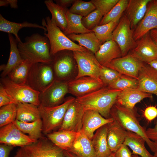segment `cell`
Returning a JSON list of instances; mask_svg holds the SVG:
<instances>
[{
	"instance_id": "cell-22",
	"label": "cell",
	"mask_w": 157,
	"mask_h": 157,
	"mask_svg": "<svg viewBox=\"0 0 157 157\" xmlns=\"http://www.w3.org/2000/svg\"><path fill=\"white\" fill-rule=\"evenodd\" d=\"M94 54L99 64L104 66L113 60L122 57L119 47L113 40L102 44L99 50Z\"/></svg>"
},
{
	"instance_id": "cell-12",
	"label": "cell",
	"mask_w": 157,
	"mask_h": 157,
	"mask_svg": "<svg viewBox=\"0 0 157 157\" xmlns=\"http://www.w3.org/2000/svg\"><path fill=\"white\" fill-rule=\"evenodd\" d=\"M136 41L130 53L142 62L148 63L157 59V44L151 37L150 31Z\"/></svg>"
},
{
	"instance_id": "cell-9",
	"label": "cell",
	"mask_w": 157,
	"mask_h": 157,
	"mask_svg": "<svg viewBox=\"0 0 157 157\" xmlns=\"http://www.w3.org/2000/svg\"><path fill=\"white\" fill-rule=\"evenodd\" d=\"M73 53L78 67V73L75 79L89 76L101 81L100 73L102 65L93 53L88 50L84 51H73Z\"/></svg>"
},
{
	"instance_id": "cell-19",
	"label": "cell",
	"mask_w": 157,
	"mask_h": 157,
	"mask_svg": "<svg viewBox=\"0 0 157 157\" xmlns=\"http://www.w3.org/2000/svg\"><path fill=\"white\" fill-rule=\"evenodd\" d=\"M138 80V89L151 94L157 93V71L148 64H144L141 68Z\"/></svg>"
},
{
	"instance_id": "cell-44",
	"label": "cell",
	"mask_w": 157,
	"mask_h": 157,
	"mask_svg": "<svg viewBox=\"0 0 157 157\" xmlns=\"http://www.w3.org/2000/svg\"><path fill=\"white\" fill-rule=\"evenodd\" d=\"M119 0H91L96 9L103 16L107 14L117 4Z\"/></svg>"
},
{
	"instance_id": "cell-25",
	"label": "cell",
	"mask_w": 157,
	"mask_h": 157,
	"mask_svg": "<svg viewBox=\"0 0 157 157\" xmlns=\"http://www.w3.org/2000/svg\"><path fill=\"white\" fill-rule=\"evenodd\" d=\"M107 131V124L97 130L91 139L97 157H106L113 153L108 145Z\"/></svg>"
},
{
	"instance_id": "cell-20",
	"label": "cell",
	"mask_w": 157,
	"mask_h": 157,
	"mask_svg": "<svg viewBox=\"0 0 157 157\" xmlns=\"http://www.w3.org/2000/svg\"><path fill=\"white\" fill-rule=\"evenodd\" d=\"M127 133L128 131L114 119L107 124V142L112 153H115L123 144Z\"/></svg>"
},
{
	"instance_id": "cell-18",
	"label": "cell",
	"mask_w": 157,
	"mask_h": 157,
	"mask_svg": "<svg viewBox=\"0 0 157 157\" xmlns=\"http://www.w3.org/2000/svg\"><path fill=\"white\" fill-rule=\"evenodd\" d=\"M113 120V118L111 117L108 118H104L95 111L85 110L81 130L91 140L96 130Z\"/></svg>"
},
{
	"instance_id": "cell-43",
	"label": "cell",
	"mask_w": 157,
	"mask_h": 157,
	"mask_svg": "<svg viewBox=\"0 0 157 157\" xmlns=\"http://www.w3.org/2000/svg\"><path fill=\"white\" fill-rule=\"evenodd\" d=\"M102 16L100 12L96 9L86 16L83 17L82 23L86 28L92 31L96 26L99 25Z\"/></svg>"
},
{
	"instance_id": "cell-42",
	"label": "cell",
	"mask_w": 157,
	"mask_h": 157,
	"mask_svg": "<svg viewBox=\"0 0 157 157\" xmlns=\"http://www.w3.org/2000/svg\"><path fill=\"white\" fill-rule=\"evenodd\" d=\"M122 76V74L114 69L103 66L101 67L100 78L104 85L108 86L119 78Z\"/></svg>"
},
{
	"instance_id": "cell-2",
	"label": "cell",
	"mask_w": 157,
	"mask_h": 157,
	"mask_svg": "<svg viewBox=\"0 0 157 157\" xmlns=\"http://www.w3.org/2000/svg\"><path fill=\"white\" fill-rule=\"evenodd\" d=\"M24 42H18L17 47L23 59L33 63L51 64L52 62L48 38L38 33L26 37Z\"/></svg>"
},
{
	"instance_id": "cell-36",
	"label": "cell",
	"mask_w": 157,
	"mask_h": 157,
	"mask_svg": "<svg viewBox=\"0 0 157 157\" xmlns=\"http://www.w3.org/2000/svg\"><path fill=\"white\" fill-rule=\"evenodd\" d=\"M65 13L67 26L66 31L63 33L66 35L72 33L92 32L86 28L83 25L82 22L83 16L71 13L67 8H65Z\"/></svg>"
},
{
	"instance_id": "cell-39",
	"label": "cell",
	"mask_w": 157,
	"mask_h": 157,
	"mask_svg": "<svg viewBox=\"0 0 157 157\" xmlns=\"http://www.w3.org/2000/svg\"><path fill=\"white\" fill-rule=\"evenodd\" d=\"M17 110V105L13 103L0 107V128L13 122L16 119Z\"/></svg>"
},
{
	"instance_id": "cell-24",
	"label": "cell",
	"mask_w": 157,
	"mask_h": 157,
	"mask_svg": "<svg viewBox=\"0 0 157 157\" xmlns=\"http://www.w3.org/2000/svg\"><path fill=\"white\" fill-rule=\"evenodd\" d=\"M68 151L78 157H97L91 140L82 130L77 133L75 139Z\"/></svg>"
},
{
	"instance_id": "cell-56",
	"label": "cell",
	"mask_w": 157,
	"mask_h": 157,
	"mask_svg": "<svg viewBox=\"0 0 157 157\" xmlns=\"http://www.w3.org/2000/svg\"><path fill=\"white\" fill-rule=\"evenodd\" d=\"M132 157H141L140 156L135 154H132Z\"/></svg>"
},
{
	"instance_id": "cell-11",
	"label": "cell",
	"mask_w": 157,
	"mask_h": 157,
	"mask_svg": "<svg viewBox=\"0 0 157 157\" xmlns=\"http://www.w3.org/2000/svg\"><path fill=\"white\" fill-rule=\"evenodd\" d=\"M37 140L24 134L14 122L0 128V144L22 147L30 145Z\"/></svg>"
},
{
	"instance_id": "cell-16",
	"label": "cell",
	"mask_w": 157,
	"mask_h": 157,
	"mask_svg": "<svg viewBox=\"0 0 157 157\" xmlns=\"http://www.w3.org/2000/svg\"><path fill=\"white\" fill-rule=\"evenodd\" d=\"M68 92L76 97L83 96L103 87L101 81L84 76L68 82Z\"/></svg>"
},
{
	"instance_id": "cell-38",
	"label": "cell",
	"mask_w": 157,
	"mask_h": 157,
	"mask_svg": "<svg viewBox=\"0 0 157 157\" xmlns=\"http://www.w3.org/2000/svg\"><path fill=\"white\" fill-rule=\"evenodd\" d=\"M128 3V0H119L110 11L103 17L99 25L113 21H119L123 13L126 10Z\"/></svg>"
},
{
	"instance_id": "cell-8",
	"label": "cell",
	"mask_w": 157,
	"mask_h": 157,
	"mask_svg": "<svg viewBox=\"0 0 157 157\" xmlns=\"http://www.w3.org/2000/svg\"><path fill=\"white\" fill-rule=\"evenodd\" d=\"M1 83L14 100L15 104L27 103L39 106L40 92L26 84H17L10 80L8 77L2 78Z\"/></svg>"
},
{
	"instance_id": "cell-52",
	"label": "cell",
	"mask_w": 157,
	"mask_h": 157,
	"mask_svg": "<svg viewBox=\"0 0 157 157\" xmlns=\"http://www.w3.org/2000/svg\"><path fill=\"white\" fill-rule=\"evenodd\" d=\"M151 38L157 44V29H153L150 31Z\"/></svg>"
},
{
	"instance_id": "cell-15",
	"label": "cell",
	"mask_w": 157,
	"mask_h": 157,
	"mask_svg": "<svg viewBox=\"0 0 157 157\" xmlns=\"http://www.w3.org/2000/svg\"><path fill=\"white\" fill-rule=\"evenodd\" d=\"M68 92V82L56 79L46 90L40 92V104L49 107L59 105Z\"/></svg>"
},
{
	"instance_id": "cell-49",
	"label": "cell",
	"mask_w": 157,
	"mask_h": 157,
	"mask_svg": "<svg viewBox=\"0 0 157 157\" xmlns=\"http://www.w3.org/2000/svg\"><path fill=\"white\" fill-rule=\"evenodd\" d=\"M13 147L3 144L0 145V157H9Z\"/></svg>"
},
{
	"instance_id": "cell-7",
	"label": "cell",
	"mask_w": 157,
	"mask_h": 157,
	"mask_svg": "<svg viewBox=\"0 0 157 157\" xmlns=\"http://www.w3.org/2000/svg\"><path fill=\"white\" fill-rule=\"evenodd\" d=\"M51 64L41 63L33 64L26 84L42 92L48 88L56 79Z\"/></svg>"
},
{
	"instance_id": "cell-46",
	"label": "cell",
	"mask_w": 157,
	"mask_h": 157,
	"mask_svg": "<svg viewBox=\"0 0 157 157\" xmlns=\"http://www.w3.org/2000/svg\"><path fill=\"white\" fill-rule=\"evenodd\" d=\"M113 153L115 157H132V154L128 147L124 144Z\"/></svg>"
},
{
	"instance_id": "cell-28",
	"label": "cell",
	"mask_w": 157,
	"mask_h": 157,
	"mask_svg": "<svg viewBox=\"0 0 157 157\" xmlns=\"http://www.w3.org/2000/svg\"><path fill=\"white\" fill-rule=\"evenodd\" d=\"M77 133L67 131H54L47 134L49 140L64 151H69L76 138Z\"/></svg>"
},
{
	"instance_id": "cell-59",
	"label": "cell",
	"mask_w": 157,
	"mask_h": 157,
	"mask_svg": "<svg viewBox=\"0 0 157 157\" xmlns=\"http://www.w3.org/2000/svg\"></svg>"
},
{
	"instance_id": "cell-4",
	"label": "cell",
	"mask_w": 157,
	"mask_h": 157,
	"mask_svg": "<svg viewBox=\"0 0 157 157\" xmlns=\"http://www.w3.org/2000/svg\"><path fill=\"white\" fill-rule=\"evenodd\" d=\"M110 114V117L126 130L134 133L142 138L151 151L155 152V147L154 142L148 138L146 130L140 124L133 110L115 103L111 110Z\"/></svg>"
},
{
	"instance_id": "cell-54",
	"label": "cell",
	"mask_w": 157,
	"mask_h": 157,
	"mask_svg": "<svg viewBox=\"0 0 157 157\" xmlns=\"http://www.w3.org/2000/svg\"><path fill=\"white\" fill-rule=\"evenodd\" d=\"M65 154L66 157H78L75 154L67 151H65Z\"/></svg>"
},
{
	"instance_id": "cell-17",
	"label": "cell",
	"mask_w": 157,
	"mask_h": 157,
	"mask_svg": "<svg viewBox=\"0 0 157 157\" xmlns=\"http://www.w3.org/2000/svg\"><path fill=\"white\" fill-rule=\"evenodd\" d=\"M153 29H157V0H150L145 14L133 31V38L136 41Z\"/></svg>"
},
{
	"instance_id": "cell-10",
	"label": "cell",
	"mask_w": 157,
	"mask_h": 157,
	"mask_svg": "<svg viewBox=\"0 0 157 157\" xmlns=\"http://www.w3.org/2000/svg\"><path fill=\"white\" fill-rule=\"evenodd\" d=\"M134 30L131 27L130 22L125 15L122 17L114 30L112 40L117 44L122 53V57L136 46V41L133 38Z\"/></svg>"
},
{
	"instance_id": "cell-41",
	"label": "cell",
	"mask_w": 157,
	"mask_h": 157,
	"mask_svg": "<svg viewBox=\"0 0 157 157\" xmlns=\"http://www.w3.org/2000/svg\"><path fill=\"white\" fill-rule=\"evenodd\" d=\"M138 81L137 79L122 76L115 82L109 85L108 88L121 90L137 89L138 88Z\"/></svg>"
},
{
	"instance_id": "cell-47",
	"label": "cell",
	"mask_w": 157,
	"mask_h": 157,
	"mask_svg": "<svg viewBox=\"0 0 157 157\" xmlns=\"http://www.w3.org/2000/svg\"><path fill=\"white\" fill-rule=\"evenodd\" d=\"M144 116L149 121H151L157 117V108L154 106L147 107L144 111Z\"/></svg>"
},
{
	"instance_id": "cell-26",
	"label": "cell",
	"mask_w": 157,
	"mask_h": 157,
	"mask_svg": "<svg viewBox=\"0 0 157 157\" xmlns=\"http://www.w3.org/2000/svg\"><path fill=\"white\" fill-rule=\"evenodd\" d=\"M10 49L9 58L7 64L0 66L2 72L1 76L4 78L23 60L17 47V42L12 34H8Z\"/></svg>"
},
{
	"instance_id": "cell-29",
	"label": "cell",
	"mask_w": 157,
	"mask_h": 157,
	"mask_svg": "<svg viewBox=\"0 0 157 157\" xmlns=\"http://www.w3.org/2000/svg\"><path fill=\"white\" fill-rule=\"evenodd\" d=\"M73 64L71 56L67 54L63 53L57 56L54 61L53 69L58 80L62 81L71 73Z\"/></svg>"
},
{
	"instance_id": "cell-1",
	"label": "cell",
	"mask_w": 157,
	"mask_h": 157,
	"mask_svg": "<svg viewBox=\"0 0 157 157\" xmlns=\"http://www.w3.org/2000/svg\"><path fill=\"white\" fill-rule=\"evenodd\" d=\"M121 90L102 87L83 96L76 97L75 100L85 110L95 111L104 118H108L110 117L111 110Z\"/></svg>"
},
{
	"instance_id": "cell-48",
	"label": "cell",
	"mask_w": 157,
	"mask_h": 157,
	"mask_svg": "<svg viewBox=\"0 0 157 157\" xmlns=\"http://www.w3.org/2000/svg\"><path fill=\"white\" fill-rule=\"evenodd\" d=\"M146 133L148 138L154 142H157V121L153 128H148L146 130Z\"/></svg>"
},
{
	"instance_id": "cell-55",
	"label": "cell",
	"mask_w": 157,
	"mask_h": 157,
	"mask_svg": "<svg viewBox=\"0 0 157 157\" xmlns=\"http://www.w3.org/2000/svg\"><path fill=\"white\" fill-rule=\"evenodd\" d=\"M155 147V151L154 153V156L155 157H157V142H154Z\"/></svg>"
},
{
	"instance_id": "cell-40",
	"label": "cell",
	"mask_w": 157,
	"mask_h": 157,
	"mask_svg": "<svg viewBox=\"0 0 157 157\" xmlns=\"http://www.w3.org/2000/svg\"><path fill=\"white\" fill-rule=\"evenodd\" d=\"M96 9L91 1H85L81 0H75L69 9L71 13L85 17Z\"/></svg>"
},
{
	"instance_id": "cell-5",
	"label": "cell",
	"mask_w": 157,
	"mask_h": 157,
	"mask_svg": "<svg viewBox=\"0 0 157 157\" xmlns=\"http://www.w3.org/2000/svg\"><path fill=\"white\" fill-rule=\"evenodd\" d=\"M13 157H66L65 151L45 138L20 147Z\"/></svg>"
},
{
	"instance_id": "cell-13",
	"label": "cell",
	"mask_w": 157,
	"mask_h": 157,
	"mask_svg": "<svg viewBox=\"0 0 157 157\" xmlns=\"http://www.w3.org/2000/svg\"><path fill=\"white\" fill-rule=\"evenodd\" d=\"M144 65L143 63L130 53L113 60L105 67L121 74L138 79L139 72Z\"/></svg>"
},
{
	"instance_id": "cell-35",
	"label": "cell",
	"mask_w": 157,
	"mask_h": 157,
	"mask_svg": "<svg viewBox=\"0 0 157 157\" xmlns=\"http://www.w3.org/2000/svg\"><path fill=\"white\" fill-rule=\"evenodd\" d=\"M27 60L22 61L13 69L8 75V78L13 82L26 84L30 69L33 64Z\"/></svg>"
},
{
	"instance_id": "cell-45",
	"label": "cell",
	"mask_w": 157,
	"mask_h": 157,
	"mask_svg": "<svg viewBox=\"0 0 157 157\" xmlns=\"http://www.w3.org/2000/svg\"><path fill=\"white\" fill-rule=\"evenodd\" d=\"M13 103L15 104L12 97L8 93L4 87L0 83V107Z\"/></svg>"
},
{
	"instance_id": "cell-37",
	"label": "cell",
	"mask_w": 157,
	"mask_h": 157,
	"mask_svg": "<svg viewBox=\"0 0 157 157\" xmlns=\"http://www.w3.org/2000/svg\"><path fill=\"white\" fill-rule=\"evenodd\" d=\"M119 21H113L105 24L97 25L92 31L102 44L112 40L113 32Z\"/></svg>"
},
{
	"instance_id": "cell-51",
	"label": "cell",
	"mask_w": 157,
	"mask_h": 157,
	"mask_svg": "<svg viewBox=\"0 0 157 157\" xmlns=\"http://www.w3.org/2000/svg\"><path fill=\"white\" fill-rule=\"evenodd\" d=\"M56 3L64 8H67L73 4L75 0H55Z\"/></svg>"
},
{
	"instance_id": "cell-50",
	"label": "cell",
	"mask_w": 157,
	"mask_h": 157,
	"mask_svg": "<svg viewBox=\"0 0 157 157\" xmlns=\"http://www.w3.org/2000/svg\"><path fill=\"white\" fill-rule=\"evenodd\" d=\"M18 1L17 0H0V6H7L9 5L11 8H18Z\"/></svg>"
},
{
	"instance_id": "cell-6",
	"label": "cell",
	"mask_w": 157,
	"mask_h": 157,
	"mask_svg": "<svg viewBox=\"0 0 157 157\" xmlns=\"http://www.w3.org/2000/svg\"><path fill=\"white\" fill-rule=\"evenodd\" d=\"M69 97L63 103L53 106H46L40 104L38 106L42 123V132L48 134L60 127L70 104L75 99Z\"/></svg>"
},
{
	"instance_id": "cell-57",
	"label": "cell",
	"mask_w": 157,
	"mask_h": 157,
	"mask_svg": "<svg viewBox=\"0 0 157 157\" xmlns=\"http://www.w3.org/2000/svg\"><path fill=\"white\" fill-rule=\"evenodd\" d=\"M106 157H115L113 153H112L110 155Z\"/></svg>"
},
{
	"instance_id": "cell-27",
	"label": "cell",
	"mask_w": 157,
	"mask_h": 157,
	"mask_svg": "<svg viewBox=\"0 0 157 157\" xmlns=\"http://www.w3.org/2000/svg\"><path fill=\"white\" fill-rule=\"evenodd\" d=\"M24 27L40 28L44 30L45 32L47 30L44 26L35 23L27 22L17 23L10 21L5 19L1 14H0V31L8 33V34L14 35L17 42H21L18 35V32L20 29Z\"/></svg>"
},
{
	"instance_id": "cell-30",
	"label": "cell",
	"mask_w": 157,
	"mask_h": 157,
	"mask_svg": "<svg viewBox=\"0 0 157 157\" xmlns=\"http://www.w3.org/2000/svg\"><path fill=\"white\" fill-rule=\"evenodd\" d=\"M145 141L138 135L128 131L124 144L129 147L132 151L133 154L141 157H155L151 154L145 146Z\"/></svg>"
},
{
	"instance_id": "cell-34",
	"label": "cell",
	"mask_w": 157,
	"mask_h": 157,
	"mask_svg": "<svg viewBox=\"0 0 157 157\" xmlns=\"http://www.w3.org/2000/svg\"><path fill=\"white\" fill-rule=\"evenodd\" d=\"M17 128L31 138L37 140L42 138V123L41 119L31 122H24L16 119L14 122Z\"/></svg>"
},
{
	"instance_id": "cell-33",
	"label": "cell",
	"mask_w": 157,
	"mask_h": 157,
	"mask_svg": "<svg viewBox=\"0 0 157 157\" xmlns=\"http://www.w3.org/2000/svg\"><path fill=\"white\" fill-rule=\"evenodd\" d=\"M44 3L51 14L52 20L63 32H65L67 26L65 8L55 3L51 0H46Z\"/></svg>"
},
{
	"instance_id": "cell-21",
	"label": "cell",
	"mask_w": 157,
	"mask_h": 157,
	"mask_svg": "<svg viewBox=\"0 0 157 157\" xmlns=\"http://www.w3.org/2000/svg\"><path fill=\"white\" fill-rule=\"evenodd\" d=\"M150 0H129L125 15L134 30L144 16Z\"/></svg>"
},
{
	"instance_id": "cell-32",
	"label": "cell",
	"mask_w": 157,
	"mask_h": 157,
	"mask_svg": "<svg viewBox=\"0 0 157 157\" xmlns=\"http://www.w3.org/2000/svg\"><path fill=\"white\" fill-rule=\"evenodd\" d=\"M16 119L22 122H31L41 119L38 106L27 103L17 104Z\"/></svg>"
},
{
	"instance_id": "cell-58",
	"label": "cell",
	"mask_w": 157,
	"mask_h": 157,
	"mask_svg": "<svg viewBox=\"0 0 157 157\" xmlns=\"http://www.w3.org/2000/svg\"><path fill=\"white\" fill-rule=\"evenodd\" d=\"M155 94L156 95V96L157 97V93L156 94Z\"/></svg>"
},
{
	"instance_id": "cell-14",
	"label": "cell",
	"mask_w": 157,
	"mask_h": 157,
	"mask_svg": "<svg viewBox=\"0 0 157 157\" xmlns=\"http://www.w3.org/2000/svg\"><path fill=\"white\" fill-rule=\"evenodd\" d=\"M85 110L75 99L69 106L59 131H67L76 133L82 128Z\"/></svg>"
},
{
	"instance_id": "cell-3",
	"label": "cell",
	"mask_w": 157,
	"mask_h": 157,
	"mask_svg": "<svg viewBox=\"0 0 157 157\" xmlns=\"http://www.w3.org/2000/svg\"><path fill=\"white\" fill-rule=\"evenodd\" d=\"M42 24L47 29V33L45 32L44 34L49 40L50 52L52 56L65 50L84 51L88 50L69 39L49 17L43 19Z\"/></svg>"
},
{
	"instance_id": "cell-23",
	"label": "cell",
	"mask_w": 157,
	"mask_h": 157,
	"mask_svg": "<svg viewBox=\"0 0 157 157\" xmlns=\"http://www.w3.org/2000/svg\"><path fill=\"white\" fill-rule=\"evenodd\" d=\"M151 94L141 91L137 88L121 90L117 97L116 103L131 110L136 104L145 98H151Z\"/></svg>"
},
{
	"instance_id": "cell-31",
	"label": "cell",
	"mask_w": 157,
	"mask_h": 157,
	"mask_svg": "<svg viewBox=\"0 0 157 157\" xmlns=\"http://www.w3.org/2000/svg\"><path fill=\"white\" fill-rule=\"evenodd\" d=\"M71 40L77 42L79 45L94 54L102 44L93 32L80 34L72 33L67 35Z\"/></svg>"
},
{
	"instance_id": "cell-53",
	"label": "cell",
	"mask_w": 157,
	"mask_h": 157,
	"mask_svg": "<svg viewBox=\"0 0 157 157\" xmlns=\"http://www.w3.org/2000/svg\"><path fill=\"white\" fill-rule=\"evenodd\" d=\"M147 64L157 71V59L151 61Z\"/></svg>"
}]
</instances>
